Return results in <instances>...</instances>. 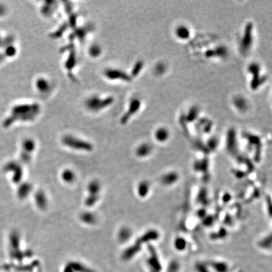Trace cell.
I'll list each match as a JSON object with an SVG mask.
<instances>
[{
    "label": "cell",
    "mask_w": 272,
    "mask_h": 272,
    "mask_svg": "<svg viewBox=\"0 0 272 272\" xmlns=\"http://www.w3.org/2000/svg\"><path fill=\"white\" fill-rule=\"evenodd\" d=\"M105 76L110 80H123L127 81L130 80L127 74L122 71L117 69L109 68L105 70L104 72Z\"/></svg>",
    "instance_id": "5b68a950"
},
{
    "label": "cell",
    "mask_w": 272,
    "mask_h": 272,
    "mask_svg": "<svg viewBox=\"0 0 272 272\" xmlns=\"http://www.w3.org/2000/svg\"><path fill=\"white\" fill-rule=\"evenodd\" d=\"M54 2H45V5L42 8V13L45 16H50L54 12V8H56L55 5H53Z\"/></svg>",
    "instance_id": "7c38bea8"
},
{
    "label": "cell",
    "mask_w": 272,
    "mask_h": 272,
    "mask_svg": "<svg viewBox=\"0 0 272 272\" xmlns=\"http://www.w3.org/2000/svg\"><path fill=\"white\" fill-rule=\"evenodd\" d=\"M175 246L176 248L180 249V250H183L185 246V242L184 241L182 240V239H177L175 241Z\"/></svg>",
    "instance_id": "ac0fdd59"
},
{
    "label": "cell",
    "mask_w": 272,
    "mask_h": 272,
    "mask_svg": "<svg viewBox=\"0 0 272 272\" xmlns=\"http://www.w3.org/2000/svg\"><path fill=\"white\" fill-rule=\"evenodd\" d=\"M101 48L98 45H93L90 48V54L93 57H97L101 53Z\"/></svg>",
    "instance_id": "e0dca14e"
},
{
    "label": "cell",
    "mask_w": 272,
    "mask_h": 272,
    "mask_svg": "<svg viewBox=\"0 0 272 272\" xmlns=\"http://www.w3.org/2000/svg\"><path fill=\"white\" fill-rule=\"evenodd\" d=\"M35 87L41 94H46L51 91L52 85L48 80L44 78H39L36 80Z\"/></svg>",
    "instance_id": "8992f818"
},
{
    "label": "cell",
    "mask_w": 272,
    "mask_h": 272,
    "mask_svg": "<svg viewBox=\"0 0 272 272\" xmlns=\"http://www.w3.org/2000/svg\"><path fill=\"white\" fill-rule=\"evenodd\" d=\"M41 107L37 103H25L15 105L11 110L8 115L7 122L13 123L14 122H32L35 120L40 115Z\"/></svg>",
    "instance_id": "6da1fadb"
},
{
    "label": "cell",
    "mask_w": 272,
    "mask_h": 272,
    "mask_svg": "<svg viewBox=\"0 0 272 272\" xmlns=\"http://www.w3.org/2000/svg\"><path fill=\"white\" fill-rule=\"evenodd\" d=\"M178 35L179 36H180L182 38H183L184 37H187L188 34V31H187V30H186V29H183V28H181V29H179L178 31Z\"/></svg>",
    "instance_id": "d6986e66"
},
{
    "label": "cell",
    "mask_w": 272,
    "mask_h": 272,
    "mask_svg": "<svg viewBox=\"0 0 272 272\" xmlns=\"http://www.w3.org/2000/svg\"><path fill=\"white\" fill-rule=\"evenodd\" d=\"M81 220L87 224H93L96 221V215L91 212H84L80 216Z\"/></svg>",
    "instance_id": "8fae6325"
},
{
    "label": "cell",
    "mask_w": 272,
    "mask_h": 272,
    "mask_svg": "<svg viewBox=\"0 0 272 272\" xmlns=\"http://www.w3.org/2000/svg\"><path fill=\"white\" fill-rule=\"evenodd\" d=\"M113 102L114 98L111 96L103 97L95 95H91L86 99L85 105L90 112L98 113L110 107Z\"/></svg>",
    "instance_id": "7a4b0ae2"
},
{
    "label": "cell",
    "mask_w": 272,
    "mask_h": 272,
    "mask_svg": "<svg viewBox=\"0 0 272 272\" xmlns=\"http://www.w3.org/2000/svg\"><path fill=\"white\" fill-rule=\"evenodd\" d=\"M151 153V147L147 144H143L139 145L136 150V154L140 158L146 157Z\"/></svg>",
    "instance_id": "30bf717a"
},
{
    "label": "cell",
    "mask_w": 272,
    "mask_h": 272,
    "mask_svg": "<svg viewBox=\"0 0 272 272\" xmlns=\"http://www.w3.org/2000/svg\"><path fill=\"white\" fill-rule=\"evenodd\" d=\"M62 178L63 180L68 183H71L73 182L75 180V174L72 171L69 169H66L64 171V172L62 173Z\"/></svg>",
    "instance_id": "4fadbf2b"
},
{
    "label": "cell",
    "mask_w": 272,
    "mask_h": 272,
    "mask_svg": "<svg viewBox=\"0 0 272 272\" xmlns=\"http://www.w3.org/2000/svg\"><path fill=\"white\" fill-rule=\"evenodd\" d=\"M178 175L175 172H171L169 173H166L163 177V182L164 185H170L173 184L176 182V181L178 180Z\"/></svg>",
    "instance_id": "9c48e42d"
},
{
    "label": "cell",
    "mask_w": 272,
    "mask_h": 272,
    "mask_svg": "<svg viewBox=\"0 0 272 272\" xmlns=\"http://www.w3.org/2000/svg\"><path fill=\"white\" fill-rule=\"evenodd\" d=\"M62 142L64 145L75 150L91 151L93 150L91 143L70 134L66 135L62 139Z\"/></svg>",
    "instance_id": "3957f363"
},
{
    "label": "cell",
    "mask_w": 272,
    "mask_h": 272,
    "mask_svg": "<svg viewBox=\"0 0 272 272\" xmlns=\"http://www.w3.org/2000/svg\"><path fill=\"white\" fill-rule=\"evenodd\" d=\"M131 233L130 230L127 228H123L119 232L118 237L120 241H126L131 236Z\"/></svg>",
    "instance_id": "2e32d148"
},
{
    "label": "cell",
    "mask_w": 272,
    "mask_h": 272,
    "mask_svg": "<svg viewBox=\"0 0 272 272\" xmlns=\"http://www.w3.org/2000/svg\"><path fill=\"white\" fill-rule=\"evenodd\" d=\"M150 185L146 182H141L139 186H138V193L139 195L141 196V197L144 196L145 195L147 194L148 191H149Z\"/></svg>",
    "instance_id": "9a60e30c"
},
{
    "label": "cell",
    "mask_w": 272,
    "mask_h": 272,
    "mask_svg": "<svg viewBox=\"0 0 272 272\" xmlns=\"http://www.w3.org/2000/svg\"><path fill=\"white\" fill-rule=\"evenodd\" d=\"M35 199L36 204L39 209L44 210L46 208L47 205V200L44 191H39L37 192L35 195Z\"/></svg>",
    "instance_id": "52a82bcc"
},
{
    "label": "cell",
    "mask_w": 272,
    "mask_h": 272,
    "mask_svg": "<svg viewBox=\"0 0 272 272\" xmlns=\"http://www.w3.org/2000/svg\"><path fill=\"white\" fill-rule=\"evenodd\" d=\"M101 190L100 184L98 181H92L88 187L89 195L85 201V204L88 206L94 205L99 199V193Z\"/></svg>",
    "instance_id": "277c9868"
},
{
    "label": "cell",
    "mask_w": 272,
    "mask_h": 272,
    "mask_svg": "<svg viewBox=\"0 0 272 272\" xmlns=\"http://www.w3.org/2000/svg\"><path fill=\"white\" fill-rule=\"evenodd\" d=\"M139 102L138 100H133L132 102H131L130 105H129V108L128 110V112L127 113H126L124 115H123V117L121 118V122L122 123H125L127 122L128 119L130 117V115H131L132 114H133L134 113H135L138 107H139Z\"/></svg>",
    "instance_id": "ba28073f"
},
{
    "label": "cell",
    "mask_w": 272,
    "mask_h": 272,
    "mask_svg": "<svg viewBox=\"0 0 272 272\" xmlns=\"http://www.w3.org/2000/svg\"><path fill=\"white\" fill-rule=\"evenodd\" d=\"M169 136L168 131L164 129H160L158 130L155 134V137L159 142H164L167 140Z\"/></svg>",
    "instance_id": "5bb4252c"
}]
</instances>
